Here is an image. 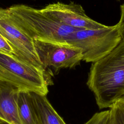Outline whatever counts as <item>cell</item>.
Masks as SVG:
<instances>
[{
  "mask_svg": "<svg viewBox=\"0 0 124 124\" xmlns=\"http://www.w3.org/2000/svg\"><path fill=\"white\" fill-rule=\"evenodd\" d=\"M87 85L100 109L110 108L124 95V41L92 63Z\"/></svg>",
  "mask_w": 124,
  "mask_h": 124,
  "instance_id": "6da1fadb",
  "label": "cell"
},
{
  "mask_svg": "<svg viewBox=\"0 0 124 124\" xmlns=\"http://www.w3.org/2000/svg\"><path fill=\"white\" fill-rule=\"evenodd\" d=\"M0 81L11 85L20 91L42 95H46L48 87L52 84L50 73L45 69L0 51Z\"/></svg>",
  "mask_w": 124,
  "mask_h": 124,
  "instance_id": "7a4b0ae2",
  "label": "cell"
},
{
  "mask_svg": "<svg viewBox=\"0 0 124 124\" xmlns=\"http://www.w3.org/2000/svg\"><path fill=\"white\" fill-rule=\"evenodd\" d=\"M16 23L32 39L67 42L70 35L80 30L62 25L36 9L25 4L8 8Z\"/></svg>",
  "mask_w": 124,
  "mask_h": 124,
  "instance_id": "3957f363",
  "label": "cell"
},
{
  "mask_svg": "<svg viewBox=\"0 0 124 124\" xmlns=\"http://www.w3.org/2000/svg\"><path fill=\"white\" fill-rule=\"evenodd\" d=\"M122 41L118 23L98 29H80L74 32L67 42L82 52V61L95 62L113 50Z\"/></svg>",
  "mask_w": 124,
  "mask_h": 124,
  "instance_id": "277c9868",
  "label": "cell"
},
{
  "mask_svg": "<svg viewBox=\"0 0 124 124\" xmlns=\"http://www.w3.org/2000/svg\"><path fill=\"white\" fill-rule=\"evenodd\" d=\"M33 42L42 66L48 72L51 68L56 74L61 69L75 67L82 61L81 49L67 42L38 39Z\"/></svg>",
  "mask_w": 124,
  "mask_h": 124,
  "instance_id": "5b68a950",
  "label": "cell"
},
{
  "mask_svg": "<svg viewBox=\"0 0 124 124\" xmlns=\"http://www.w3.org/2000/svg\"><path fill=\"white\" fill-rule=\"evenodd\" d=\"M0 33L11 46L16 57L24 62L44 68L33 39L16 23L8 8H0Z\"/></svg>",
  "mask_w": 124,
  "mask_h": 124,
  "instance_id": "8992f818",
  "label": "cell"
},
{
  "mask_svg": "<svg viewBox=\"0 0 124 124\" xmlns=\"http://www.w3.org/2000/svg\"><path fill=\"white\" fill-rule=\"evenodd\" d=\"M40 11L57 22L78 29H98L106 26L89 17L83 7L73 1L49 4Z\"/></svg>",
  "mask_w": 124,
  "mask_h": 124,
  "instance_id": "52a82bcc",
  "label": "cell"
},
{
  "mask_svg": "<svg viewBox=\"0 0 124 124\" xmlns=\"http://www.w3.org/2000/svg\"><path fill=\"white\" fill-rule=\"evenodd\" d=\"M19 92L14 86L0 81V121L5 124H22L17 110Z\"/></svg>",
  "mask_w": 124,
  "mask_h": 124,
  "instance_id": "ba28073f",
  "label": "cell"
},
{
  "mask_svg": "<svg viewBox=\"0 0 124 124\" xmlns=\"http://www.w3.org/2000/svg\"><path fill=\"white\" fill-rule=\"evenodd\" d=\"M39 124H66L50 104L46 95L31 93Z\"/></svg>",
  "mask_w": 124,
  "mask_h": 124,
  "instance_id": "9c48e42d",
  "label": "cell"
},
{
  "mask_svg": "<svg viewBox=\"0 0 124 124\" xmlns=\"http://www.w3.org/2000/svg\"><path fill=\"white\" fill-rule=\"evenodd\" d=\"M17 110L22 124H39L31 93L19 92L17 99Z\"/></svg>",
  "mask_w": 124,
  "mask_h": 124,
  "instance_id": "30bf717a",
  "label": "cell"
},
{
  "mask_svg": "<svg viewBox=\"0 0 124 124\" xmlns=\"http://www.w3.org/2000/svg\"><path fill=\"white\" fill-rule=\"evenodd\" d=\"M111 120L114 124H124V103L119 100L109 108Z\"/></svg>",
  "mask_w": 124,
  "mask_h": 124,
  "instance_id": "8fae6325",
  "label": "cell"
},
{
  "mask_svg": "<svg viewBox=\"0 0 124 124\" xmlns=\"http://www.w3.org/2000/svg\"><path fill=\"white\" fill-rule=\"evenodd\" d=\"M110 110H106L94 113L84 124H110Z\"/></svg>",
  "mask_w": 124,
  "mask_h": 124,
  "instance_id": "7c38bea8",
  "label": "cell"
},
{
  "mask_svg": "<svg viewBox=\"0 0 124 124\" xmlns=\"http://www.w3.org/2000/svg\"><path fill=\"white\" fill-rule=\"evenodd\" d=\"M0 51L16 56L15 52L7 40L0 33Z\"/></svg>",
  "mask_w": 124,
  "mask_h": 124,
  "instance_id": "4fadbf2b",
  "label": "cell"
},
{
  "mask_svg": "<svg viewBox=\"0 0 124 124\" xmlns=\"http://www.w3.org/2000/svg\"><path fill=\"white\" fill-rule=\"evenodd\" d=\"M118 24L120 27L122 40L124 41V4L121 5V17Z\"/></svg>",
  "mask_w": 124,
  "mask_h": 124,
  "instance_id": "5bb4252c",
  "label": "cell"
},
{
  "mask_svg": "<svg viewBox=\"0 0 124 124\" xmlns=\"http://www.w3.org/2000/svg\"><path fill=\"white\" fill-rule=\"evenodd\" d=\"M120 101H122V102H124V95L119 100Z\"/></svg>",
  "mask_w": 124,
  "mask_h": 124,
  "instance_id": "9a60e30c",
  "label": "cell"
},
{
  "mask_svg": "<svg viewBox=\"0 0 124 124\" xmlns=\"http://www.w3.org/2000/svg\"><path fill=\"white\" fill-rule=\"evenodd\" d=\"M0 124H5V123H4L3 122H1V121H0Z\"/></svg>",
  "mask_w": 124,
  "mask_h": 124,
  "instance_id": "2e32d148",
  "label": "cell"
},
{
  "mask_svg": "<svg viewBox=\"0 0 124 124\" xmlns=\"http://www.w3.org/2000/svg\"><path fill=\"white\" fill-rule=\"evenodd\" d=\"M118 0V1H119V0Z\"/></svg>",
  "mask_w": 124,
  "mask_h": 124,
  "instance_id": "e0dca14e",
  "label": "cell"
}]
</instances>
